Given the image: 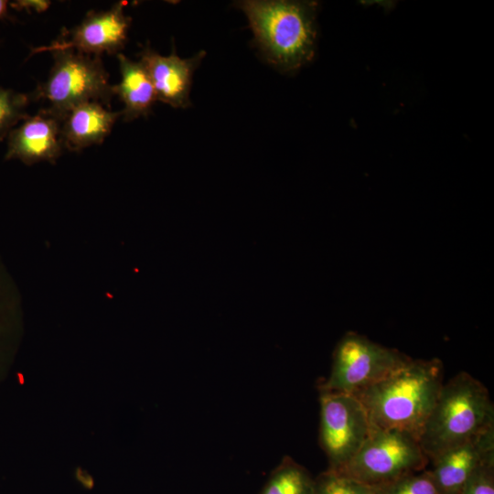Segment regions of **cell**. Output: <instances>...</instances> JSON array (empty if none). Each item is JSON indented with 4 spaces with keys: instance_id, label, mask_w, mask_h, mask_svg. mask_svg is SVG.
<instances>
[{
    "instance_id": "obj_1",
    "label": "cell",
    "mask_w": 494,
    "mask_h": 494,
    "mask_svg": "<svg viewBox=\"0 0 494 494\" xmlns=\"http://www.w3.org/2000/svg\"><path fill=\"white\" fill-rule=\"evenodd\" d=\"M444 367L437 359L413 360L354 395L370 424L411 434L419 441L424 424L444 384Z\"/></svg>"
},
{
    "instance_id": "obj_2",
    "label": "cell",
    "mask_w": 494,
    "mask_h": 494,
    "mask_svg": "<svg viewBox=\"0 0 494 494\" xmlns=\"http://www.w3.org/2000/svg\"><path fill=\"white\" fill-rule=\"evenodd\" d=\"M238 6L271 64L293 71L313 59L317 45L315 2L247 0L239 2Z\"/></svg>"
},
{
    "instance_id": "obj_3",
    "label": "cell",
    "mask_w": 494,
    "mask_h": 494,
    "mask_svg": "<svg viewBox=\"0 0 494 494\" xmlns=\"http://www.w3.org/2000/svg\"><path fill=\"white\" fill-rule=\"evenodd\" d=\"M494 425V406L485 385L460 371L444 383L419 444L432 461L445 451Z\"/></svg>"
},
{
    "instance_id": "obj_4",
    "label": "cell",
    "mask_w": 494,
    "mask_h": 494,
    "mask_svg": "<svg viewBox=\"0 0 494 494\" xmlns=\"http://www.w3.org/2000/svg\"><path fill=\"white\" fill-rule=\"evenodd\" d=\"M51 52L54 63L48 79L28 94L30 100L47 101L48 106L44 110L59 121L82 102H97L110 107L114 93L101 57L73 49Z\"/></svg>"
},
{
    "instance_id": "obj_5",
    "label": "cell",
    "mask_w": 494,
    "mask_h": 494,
    "mask_svg": "<svg viewBox=\"0 0 494 494\" xmlns=\"http://www.w3.org/2000/svg\"><path fill=\"white\" fill-rule=\"evenodd\" d=\"M428 461L418 439L411 434L370 425V434L359 452L338 472L378 487L422 471Z\"/></svg>"
},
{
    "instance_id": "obj_6",
    "label": "cell",
    "mask_w": 494,
    "mask_h": 494,
    "mask_svg": "<svg viewBox=\"0 0 494 494\" xmlns=\"http://www.w3.org/2000/svg\"><path fill=\"white\" fill-rule=\"evenodd\" d=\"M411 359L396 349L349 331L336 345L329 375L318 385L319 392L353 394L388 376Z\"/></svg>"
},
{
    "instance_id": "obj_7",
    "label": "cell",
    "mask_w": 494,
    "mask_h": 494,
    "mask_svg": "<svg viewBox=\"0 0 494 494\" xmlns=\"http://www.w3.org/2000/svg\"><path fill=\"white\" fill-rule=\"evenodd\" d=\"M319 444L328 468L342 469L366 441L370 424L361 403L352 394L319 392Z\"/></svg>"
},
{
    "instance_id": "obj_8",
    "label": "cell",
    "mask_w": 494,
    "mask_h": 494,
    "mask_svg": "<svg viewBox=\"0 0 494 494\" xmlns=\"http://www.w3.org/2000/svg\"><path fill=\"white\" fill-rule=\"evenodd\" d=\"M124 5L125 2L121 1L108 10L90 11L79 25L63 29L57 40L33 48L31 55L56 49H73L94 57L119 54L127 42L131 25V17L124 13Z\"/></svg>"
},
{
    "instance_id": "obj_9",
    "label": "cell",
    "mask_w": 494,
    "mask_h": 494,
    "mask_svg": "<svg viewBox=\"0 0 494 494\" xmlns=\"http://www.w3.org/2000/svg\"><path fill=\"white\" fill-rule=\"evenodd\" d=\"M494 457V425L445 451L430 470L440 494H459L472 473Z\"/></svg>"
},
{
    "instance_id": "obj_10",
    "label": "cell",
    "mask_w": 494,
    "mask_h": 494,
    "mask_svg": "<svg viewBox=\"0 0 494 494\" xmlns=\"http://www.w3.org/2000/svg\"><path fill=\"white\" fill-rule=\"evenodd\" d=\"M63 148L60 121L41 109L9 133L5 159H17L26 165L55 163Z\"/></svg>"
},
{
    "instance_id": "obj_11",
    "label": "cell",
    "mask_w": 494,
    "mask_h": 494,
    "mask_svg": "<svg viewBox=\"0 0 494 494\" xmlns=\"http://www.w3.org/2000/svg\"><path fill=\"white\" fill-rule=\"evenodd\" d=\"M139 57L152 81L156 100L174 108L190 106L193 73L205 57L204 51L190 59H181L175 48L169 56H162L146 46Z\"/></svg>"
},
{
    "instance_id": "obj_12",
    "label": "cell",
    "mask_w": 494,
    "mask_h": 494,
    "mask_svg": "<svg viewBox=\"0 0 494 494\" xmlns=\"http://www.w3.org/2000/svg\"><path fill=\"white\" fill-rule=\"evenodd\" d=\"M120 116L121 111H109L97 102H86L72 107L60 121L64 148L81 151L102 144Z\"/></svg>"
},
{
    "instance_id": "obj_13",
    "label": "cell",
    "mask_w": 494,
    "mask_h": 494,
    "mask_svg": "<svg viewBox=\"0 0 494 494\" xmlns=\"http://www.w3.org/2000/svg\"><path fill=\"white\" fill-rule=\"evenodd\" d=\"M22 323L16 285L0 258V384L8 375L17 353Z\"/></svg>"
},
{
    "instance_id": "obj_14",
    "label": "cell",
    "mask_w": 494,
    "mask_h": 494,
    "mask_svg": "<svg viewBox=\"0 0 494 494\" xmlns=\"http://www.w3.org/2000/svg\"><path fill=\"white\" fill-rule=\"evenodd\" d=\"M121 81L113 85L114 95H118L124 107L121 111L124 122L146 117L156 101L152 81L141 61H133L124 54H117Z\"/></svg>"
},
{
    "instance_id": "obj_15",
    "label": "cell",
    "mask_w": 494,
    "mask_h": 494,
    "mask_svg": "<svg viewBox=\"0 0 494 494\" xmlns=\"http://www.w3.org/2000/svg\"><path fill=\"white\" fill-rule=\"evenodd\" d=\"M260 494H316L315 479L303 466L285 456Z\"/></svg>"
},
{
    "instance_id": "obj_16",
    "label": "cell",
    "mask_w": 494,
    "mask_h": 494,
    "mask_svg": "<svg viewBox=\"0 0 494 494\" xmlns=\"http://www.w3.org/2000/svg\"><path fill=\"white\" fill-rule=\"evenodd\" d=\"M30 101L28 94L0 87V143L29 116L26 109Z\"/></svg>"
},
{
    "instance_id": "obj_17",
    "label": "cell",
    "mask_w": 494,
    "mask_h": 494,
    "mask_svg": "<svg viewBox=\"0 0 494 494\" xmlns=\"http://www.w3.org/2000/svg\"><path fill=\"white\" fill-rule=\"evenodd\" d=\"M377 494H440L430 470H422L375 487Z\"/></svg>"
},
{
    "instance_id": "obj_18",
    "label": "cell",
    "mask_w": 494,
    "mask_h": 494,
    "mask_svg": "<svg viewBox=\"0 0 494 494\" xmlns=\"http://www.w3.org/2000/svg\"><path fill=\"white\" fill-rule=\"evenodd\" d=\"M315 484L316 494H377L375 487L330 469L315 478Z\"/></svg>"
},
{
    "instance_id": "obj_19",
    "label": "cell",
    "mask_w": 494,
    "mask_h": 494,
    "mask_svg": "<svg viewBox=\"0 0 494 494\" xmlns=\"http://www.w3.org/2000/svg\"><path fill=\"white\" fill-rule=\"evenodd\" d=\"M459 494H494V457L472 473Z\"/></svg>"
},
{
    "instance_id": "obj_20",
    "label": "cell",
    "mask_w": 494,
    "mask_h": 494,
    "mask_svg": "<svg viewBox=\"0 0 494 494\" xmlns=\"http://www.w3.org/2000/svg\"><path fill=\"white\" fill-rule=\"evenodd\" d=\"M9 5L16 10L41 13L48 8L50 2L45 0H17L11 2Z\"/></svg>"
},
{
    "instance_id": "obj_21",
    "label": "cell",
    "mask_w": 494,
    "mask_h": 494,
    "mask_svg": "<svg viewBox=\"0 0 494 494\" xmlns=\"http://www.w3.org/2000/svg\"><path fill=\"white\" fill-rule=\"evenodd\" d=\"M9 4L5 0H0V20H3L8 16V7Z\"/></svg>"
}]
</instances>
